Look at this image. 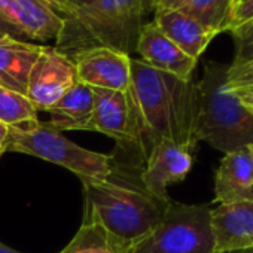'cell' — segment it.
<instances>
[{"instance_id":"14","label":"cell","mask_w":253,"mask_h":253,"mask_svg":"<svg viewBox=\"0 0 253 253\" xmlns=\"http://www.w3.org/2000/svg\"><path fill=\"white\" fill-rule=\"evenodd\" d=\"M253 198V158L247 148L223 154L214 171V200L225 204Z\"/></svg>"},{"instance_id":"25","label":"cell","mask_w":253,"mask_h":253,"mask_svg":"<svg viewBox=\"0 0 253 253\" xmlns=\"http://www.w3.org/2000/svg\"><path fill=\"white\" fill-rule=\"evenodd\" d=\"M182 0H152V11L166 9V8H174Z\"/></svg>"},{"instance_id":"4","label":"cell","mask_w":253,"mask_h":253,"mask_svg":"<svg viewBox=\"0 0 253 253\" xmlns=\"http://www.w3.org/2000/svg\"><path fill=\"white\" fill-rule=\"evenodd\" d=\"M229 64L206 61L197 82L198 112L195 139L222 154L253 145V115L228 85Z\"/></svg>"},{"instance_id":"13","label":"cell","mask_w":253,"mask_h":253,"mask_svg":"<svg viewBox=\"0 0 253 253\" xmlns=\"http://www.w3.org/2000/svg\"><path fill=\"white\" fill-rule=\"evenodd\" d=\"M152 21L171 42L197 61L210 42L219 35L213 29L174 8L155 11Z\"/></svg>"},{"instance_id":"9","label":"cell","mask_w":253,"mask_h":253,"mask_svg":"<svg viewBox=\"0 0 253 253\" xmlns=\"http://www.w3.org/2000/svg\"><path fill=\"white\" fill-rule=\"evenodd\" d=\"M194 164L192 151L167 139L157 140L145 161L142 182L146 189L161 200L169 197V186L185 180Z\"/></svg>"},{"instance_id":"32","label":"cell","mask_w":253,"mask_h":253,"mask_svg":"<svg viewBox=\"0 0 253 253\" xmlns=\"http://www.w3.org/2000/svg\"><path fill=\"white\" fill-rule=\"evenodd\" d=\"M2 155H3V152H0V157H2Z\"/></svg>"},{"instance_id":"16","label":"cell","mask_w":253,"mask_h":253,"mask_svg":"<svg viewBox=\"0 0 253 253\" xmlns=\"http://www.w3.org/2000/svg\"><path fill=\"white\" fill-rule=\"evenodd\" d=\"M14 18L26 41L55 42L63 17L48 0H8Z\"/></svg>"},{"instance_id":"28","label":"cell","mask_w":253,"mask_h":253,"mask_svg":"<svg viewBox=\"0 0 253 253\" xmlns=\"http://www.w3.org/2000/svg\"><path fill=\"white\" fill-rule=\"evenodd\" d=\"M49 2V5L61 15V17H64V12H63V6H61V3H60V0H48Z\"/></svg>"},{"instance_id":"1","label":"cell","mask_w":253,"mask_h":253,"mask_svg":"<svg viewBox=\"0 0 253 253\" xmlns=\"http://www.w3.org/2000/svg\"><path fill=\"white\" fill-rule=\"evenodd\" d=\"M110 155V174L103 180H84L82 223H98L109 234L133 246L164 219L173 200L151 194L142 182L146 151L137 143H116Z\"/></svg>"},{"instance_id":"29","label":"cell","mask_w":253,"mask_h":253,"mask_svg":"<svg viewBox=\"0 0 253 253\" xmlns=\"http://www.w3.org/2000/svg\"><path fill=\"white\" fill-rule=\"evenodd\" d=\"M0 253H21L18 250H14L11 247H8L6 244H3L2 241H0Z\"/></svg>"},{"instance_id":"6","label":"cell","mask_w":253,"mask_h":253,"mask_svg":"<svg viewBox=\"0 0 253 253\" xmlns=\"http://www.w3.org/2000/svg\"><path fill=\"white\" fill-rule=\"evenodd\" d=\"M209 204L173 201L158 226L128 253H216L210 226Z\"/></svg>"},{"instance_id":"20","label":"cell","mask_w":253,"mask_h":253,"mask_svg":"<svg viewBox=\"0 0 253 253\" xmlns=\"http://www.w3.org/2000/svg\"><path fill=\"white\" fill-rule=\"evenodd\" d=\"M38 119V110L26 95L0 86V122L8 126H23Z\"/></svg>"},{"instance_id":"3","label":"cell","mask_w":253,"mask_h":253,"mask_svg":"<svg viewBox=\"0 0 253 253\" xmlns=\"http://www.w3.org/2000/svg\"><path fill=\"white\" fill-rule=\"evenodd\" d=\"M152 0H95L63 18L55 48L70 58L82 51L109 48L130 55Z\"/></svg>"},{"instance_id":"22","label":"cell","mask_w":253,"mask_h":253,"mask_svg":"<svg viewBox=\"0 0 253 253\" xmlns=\"http://www.w3.org/2000/svg\"><path fill=\"white\" fill-rule=\"evenodd\" d=\"M250 21H253V0H235L232 9L231 30Z\"/></svg>"},{"instance_id":"24","label":"cell","mask_w":253,"mask_h":253,"mask_svg":"<svg viewBox=\"0 0 253 253\" xmlns=\"http://www.w3.org/2000/svg\"><path fill=\"white\" fill-rule=\"evenodd\" d=\"M92 2H95V0H60V3L63 6V12H64V17L70 15L73 11L76 9H81L84 6H88L91 5ZM63 17V18H64Z\"/></svg>"},{"instance_id":"26","label":"cell","mask_w":253,"mask_h":253,"mask_svg":"<svg viewBox=\"0 0 253 253\" xmlns=\"http://www.w3.org/2000/svg\"><path fill=\"white\" fill-rule=\"evenodd\" d=\"M247 84H253V75H247V76H243V78L228 82L229 86H238V85H247Z\"/></svg>"},{"instance_id":"17","label":"cell","mask_w":253,"mask_h":253,"mask_svg":"<svg viewBox=\"0 0 253 253\" xmlns=\"http://www.w3.org/2000/svg\"><path fill=\"white\" fill-rule=\"evenodd\" d=\"M45 112L51 116L48 122L60 133L86 131L94 112V91L91 86L78 82Z\"/></svg>"},{"instance_id":"12","label":"cell","mask_w":253,"mask_h":253,"mask_svg":"<svg viewBox=\"0 0 253 253\" xmlns=\"http://www.w3.org/2000/svg\"><path fill=\"white\" fill-rule=\"evenodd\" d=\"M136 52L140 55L139 60L145 64L185 81L192 79V73L198 63L171 42L154 21L142 26Z\"/></svg>"},{"instance_id":"27","label":"cell","mask_w":253,"mask_h":253,"mask_svg":"<svg viewBox=\"0 0 253 253\" xmlns=\"http://www.w3.org/2000/svg\"><path fill=\"white\" fill-rule=\"evenodd\" d=\"M8 130H9V126L0 122V152H3V143H5V140L8 137Z\"/></svg>"},{"instance_id":"10","label":"cell","mask_w":253,"mask_h":253,"mask_svg":"<svg viewBox=\"0 0 253 253\" xmlns=\"http://www.w3.org/2000/svg\"><path fill=\"white\" fill-rule=\"evenodd\" d=\"M79 82L100 89L128 91L131 57L109 48H94L72 57Z\"/></svg>"},{"instance_id":"21","label":"cell","mask_w":253,"mask_h":253,"mask_svg":"<svg viewBox=\"0 0 253 253\" xmlns=\"http://www.w3.org/2000/svg\"><path fill=\"white\" fill-rule=\"evenodd\" d=\"M2 36H14L18 39H24V36L14 18V14L11 11L8 0H0V38Z\"/></svg>"},{"instance_id":"18","label":"cell","mask_w":253,"mask_h":253,"mask_svg":"<svg viewBox=\"0 0 253 253\" xmlns=\"http://www.w3.org/2000/svg\"><path fill=\"white\" fill-rule=\"evenodd\" d=\"M130 247L98 223H82L76 235L60 253H128Z\"/></svg>"},{"instance_id":"31","label":"cell","mask_w":253,"mask_h":253,"mask_svg":"<svg viewBox=\"0 0 253 253\" xmlns=\"http://www.w3.org/2000/svg\"><path fill=\"white\" fill-rule=\"evenodd\" d=\"M247 151H249V154H250L252 158H253V145H249V146H247Z\"/></svg>"},{"instance_id":"11","label":"cell","mask_w":253,"mask_h":253,"mask_svg":"<svg viewBox=\"0 0 253 253\" xmlns=\"http://www.w3.org/2000/svg\"><path fill=\"white\" fill-rule=\"evenodd\" d=\"M210 226L216 253L253 249V198L211 209Z\"/></svg>"},{"instance_id":"19","label":"cell","mask_w":253,"mask_h":253,"mask_svg":"<svg viewBox=\"0 0 253 253\" xmlns=\"http://www.w3.org/2000/svg\"><path fill=\"white\" fill-rule=\"evenodd\" d=\"M235 0H182L174 6L217 33L229 32Z\"/></svg>"},{"instance_id":"5","label":"cell","mask_w":253,"mask_h":253,"mask_svg":"<svg viewBox=\"0 0 253 253\" xmlns=\"http://www.w3.org/2000/svg\"><path fill=\"white\" fill-rule=\"evenodd\" d=\"M3 152H20L67 169L84 180H103L110 174V155L88 151L55 130L49 122L35 121L9 126Z\"/></svg>"},{"instance_id":"2","label":"cell","mask_w":253,"mask_h":253,"mask_svg":"<svg viewBox=\"0 0 253 253\" xmlns=\"http://www.w3.org/2000/svg\"><path fill=\"white\" fill-rule=\"evenodd\" d=\"M131 94L142 115L148 139L171 140L194 151L198 92L194 79L185 81L131 58Z\"/></svg>"},{"instance_id":"23","label":"cell","mask_w":253,"mask_h":253,"mask_svg":"<svg viewBox=\"0 0 253 253\" xmlns=\"http://www.w3.org/2000/svg\"><path fill=\"white\" fill-rule=\"evenodd\" d=\"M229 88L234 89V92L237 94V97L241 101V104L253 115V84L229 86Z\"/></svg>"},{"instance_id":"7","label":"cell","mask_w":253,"mask_h":253,"mask_svg":"<svg viewBox=\"0 0 253 253\" xmlns=\"http://www.w3.org/2000/svg\"><path fill=\"white\" fill-rule=\"evenodd\" d=\"M94 112L86 131L101 133L116 143H137L149 154L151 143L131 89L112 91L92 88Z\"/></svg>"},{"instance_id":"30","label":"cell","mask_w":253,"mask_h":253,"mask_svg":"<svg viewBox=\"0 0 253 253\" xmlns=\"http://www.w3.org/2000/svg\"><path fill=\"white\" fill-rule=\"evenodd\" d=\"M232 253H253V249H246V250H238V252H232Z\"/></svg>"},{"instance_id":"8","label":"cell","mask_w":253,"mask_h":253,"mask_svg":"<svg viewBox=\"0 0 253 253\" xmlns=\"http://www.w3.org/2000/svg\"><path fill=\"white\" fill-rule=\"evenodd\" d=\"M78 82L73 60L55 46L43 45L30 70L26 97L38 112H45Z\"/></svg>"},{"instance_id":"15","label":"cell","mask_w":253,"mask_h":253,"mask_svg":"<svg viewBox=\"0 0 253 253\" xmlns=\"http://www.w3.org/2000/svg\"><path fill=\"white\" fill-rule=\"evenodd\" d=\"M42 48L14 36L0 38V86L26 95L30 70Z\"/></svg>"}]
</instances>
